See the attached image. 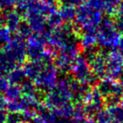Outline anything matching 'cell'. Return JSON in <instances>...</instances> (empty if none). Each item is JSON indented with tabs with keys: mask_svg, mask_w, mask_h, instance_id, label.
I'll return each instance as SVG.
<instances>
[]
</instances>
